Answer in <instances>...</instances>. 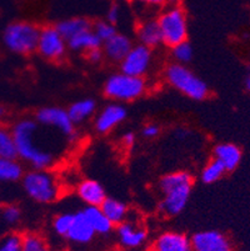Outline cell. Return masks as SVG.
<instances>
[{
	"label": "cell",
	"instance_id": "1",
	"mask_svg": "<svg viewBox=\"0 0 250 251\" xmlns=\"http://www.w3.org/2000/svg\"><path fill=\"white\" fill-rule=\"evenodd\" d=\"M13 130L18 157L34 169H48L54 163V155L40 143V124L34 119L25 118L17 122Z\"/></svg>",
	"mask_w": 250,
	"mask_h": 251
},
{
	"label": "cell",
	"instance_id": "2",
	"mask_svg": "<svg viewBox=\"0 0 250 251\" xmlns=\"http://www.w3.org/2000/svg\"><path fill=\"white\" fill-rule=\"evenodd\" d=\"M193 188V176L188 171H174L160 179L159 189L162 200L159 211L163 215L171 218L182 213L190 199Z\"/></svg>",
	"mask_w": 250,
	"mask_h": 251
},
{
	"label": "cell",
	"instance_id": "3",
	"mask_svg": "<svg viewBox=\"0 0 250 251\" xmlns=\"http://www.w3.org/2000/svg\"><path fill=\"white\" fill-rule=\"evenodd\" d=\"M23 188L31 200L40 204L58 200L60 196V185L58 179L47 169H33L22 177Z\"/></svg>",
	"mask_w": 250,
	"mask_h": 251
},
{
	"label": "cell",
	"instance_id": "4",
	"mask_svg": "<svg viewBox=\"0 0 250 251\" xmlns=\"http://www.w3.org/2000/svg\"><path fill=\"white\" fill-rule=\"evenodd\" d=\"M164 76L169 84L182 94L193 100H204L209 95V86L198 75L183 64H170Z\"/></svg>",
	"mask_w": 250,
	"mask_h": 251
},
{
	"label": "cell",
	"instance_id": "5",
	"mask_svg": "<svg viewBox=\"0 0 250 251\" xmlns=\"http://www.w3.org/2000/svg\"><path fill=\"white\" fill-rule=\"evenodd\" d=\"M40 29L29 22H14L4 29L3 43L8 50L19 55L36 51Z\"/></svg>",
	"mask_w": 250,
	"mask_h": 251
},
{
	"label": "cell",
	"instance_id": "6",
	"mask_svg": "<svg viewBox=\"0 0 250 251\" xmlns=\"http://www.w3.org/2000/svg\"><path fill=\"white\" fill-rule=\"evenodd\" d=\"M146 88L148 84L143 76H133L120 72L108 77L104 84V93L115 102H127L143 97Z\"/></svg>",
	"mask_w": 250,
	"mask_h": 251
},
{
	"label": "cell",
	"instance_id": "7",
	"mask_svg": "<svg viewBox=\"0 0 250 251\" xmlns=\"http://www.w3.org/2000/svg\"><path fill=\"white\" fill-rule=\"evenodd\" d=\"M162 34V44L169 48L187 42L188 19L182 6H168L157 20Z\"/></svg>",
	"mask_w": 250,
	"mask_h": 251
},
{
	"label": "cell",
	"instance_id": "8",
	"mask_svg": "<svg viewBox=\"0 0 250 251\" xmlns=\"http://www.w3.org/2000/svg\"><path fill=\"white\" fill-rule=\"evenodd\" d=\"M68 50V43L55 26H45L40 29L36 51L47 60L59 61L64 59Z\"/></svg>",
	"mask_w": 250,
	"mask_h": 251
},
{
	"label": "cell",
	"instance_id": "9",
	"mask_svg": "<svg viewBox=\"0 0 250 251\" xmlns=\"http://www.w3.org/2000/svg\"><path fill=\"white\" fill-rule=\"evenodd\" d=\"M35 120L41 126L53 127L68 138H73L75 134V124L72 122L68 111L59 106H45L39 109Z\"/></svg>",
	"mask_w": 250,
	"mask_h": 251
},
{
	"label": "cell",
	"instance_id": "10",
	"mask_svg": "<svg viewBox=\"0 0 250 251\" xmlns=\"http://www.w3.org/2000/svg\"><path fill=\"white\" fill-rule=\"evenodd\" d=\"M153 61L151 49L141 44L133 45L125 58L120 61V72L133 76H145Z\"/></svg>",
	"mask_w": 250,
	"mask_h": 251
},
{
	"label": "cell",
	"instance_id": "11",
	"mask_svg": "<svg viewBox=\"0 0 250 251\" xmlns=\"http://www.w3.org/2000/svg\"><path fill=\"white\" fill-rule=\"evenodd\" d=\"M193 251H235L231 240L218 230H203L190 237Z\"/></svg>",
	"mask_w": 250,
	"mask_h": 251
},
{
	"label": "cell",
	"instance_id": "12",
	"mask_svg": "<svg viewBox=\"0 0 250 251\" xmlns=\"http://www.w3.org/2000/svg\"><path fill=\"white\" fill-rule=\"evenodd\" d=\"M128 111L120 102H111L107 105L95 118V130L100 134H107L115 129L127 119Z\"/></svg>",
	"mask_w": 250,
	"mask_h": 251
},
{
	"label": "cell",
	"instance_id": "13",
	"mask_svg": "<svg viewBox=\"0 0 250 251\" xmlns=\"http://www.w3.org/2000/svg\"><path fill=\"white\" fill-rule=\"evenodd\" d=\"M148 251H193L190 237L183 232L164 231L151 241Z\"/></svg>",
	"mask_w": 250,
	"mask_h": 251
},
{
	"label": "cell",
	"instance_id": "14",
	"mask_svg": "<svg viewBox=\"0 0 250 251\" xmlns=\"http://www.w3.org/2000/svg\"><path fill=\"white\" fill-rule=\"evenodd\" d=\"M119 244L125 249H135L143 245L148 237V231L135 221L127 220L116 227Z\"/></svg>",
	"mask_w": 250,
	"mask_h": 251
},
{
	"label": "cell",
	"instance_id": "15",
	"mask_svg": "<svg viewBox=\"0 0 250 251\" xmlns=\"http://www.w3.org/2000/svg\"><path fill=\"white\" fill-rule=\"evenodd\" d=\"M95 235V231L86 220L83 210L74 213L72 225L69 227V231L65 236L66 240L75 245H88L94 240Z\"/></svg>",
	"mask_w": 250,
	"mask_h": 251
},
{
	"label": "cell",
	"instance_id": "16",
	"mask_svg": "<svg viewBox=\"0 0 250 251\" xmlns=\"http://www.w3.org/2000/svg\"><path fill=\"white\" fill-rule=\"evenodd\" d=\"M77 194L79 199L88 206H100L107 199V194L103 185L93 179L80 181L77 186Z\"/></svg>",
	"mask_w": 250,
	"mask_h": 251
},
{
	"label": "cell",
	"instance_id": "17",
	"mask_svg": "<svg viewBox=\"0 0 250 251\" xmlns=\"http://www.w3.org/2000/svg\"><path fill=\"white\" fill-rule=\"evenodd\" d=\"M132 40L127 35L116 33L109 40L103 43V52H104V56H107L110 61L120 63L132 49Z\"/></svg>",
	"mask_w": 250,
	"mask_h": 251
},
{
	"label": "cell",
	"instance_id": "18",
	"mask_svg": "<svg viewBox=\"0 0 250 251\" xmlns=\"http://www.w3.org/2000/svg\"><path fill=\"white\" fill-rule=\"evenodd\" d=\"M214 159H217L226 171H233L238 168L242 160V150L230 143L217 145L214 149Z\"/></svg>",
	"mask_w": 250,
	"mask_h": 251
},
{
	"label": "cell",
	"instance_id": "19",
	"mask_svg": "<svg viewBox=\"0 0 250 251\" xmlns=\"http://www.w3.org/2000/svg\"><path fill=\"white\" fill-rule=\"evenodd\" d=\"M137 35L141 45L153 49L162 44V34L157 20H145L137 29Z\"/></svg>",
	"mask_w": 250,
	"mask_h": 251
},
{
	"label": "cell",
	"instance_id": "20",
	"mask_svg": "<svg viewBox=\"0 0 250 251\" xmlns=\"http://www.w3.org/2000/svg\"><path fill=\"white\" fill-rule=\"evenodd\" d=\"M100 209L104 213V215L109 219V221L114 226H118L119 224L124 223L129 216V209L127 204L114 198H108L100 205Z\"/></svg>",
	"mask_w": 250,
	"mask_h": 251
},
{
	"label": "cell",
	"instance_id": "21",
	"mask_svg": "<svg viewBox=\"0 0 250 251\" xmlns=\"http://www.w3.org/2000/svg\"><path fill=\"white\" fill-rule=\"evenodd\" d=\"M83 213L96 235H108L113 231L114 225L104 215L100 206H86L83 209Z\"/></svg>",
	"mask_w": 250,
	"mask_h": 251
},
{
	"label": "cell",
	"instance_id": "22",
	"mask_svg": "<svg viewBox=\"0 0 250 251\" xmlns=\"http://www.w3.org/2000/svg\"><path fill=\"white\" fill-rule=\"evenodd\" d=\"M55 28L58 29L61 36L68 42L69 39L74 38V36L79 35L86 30H90L91 23L85 18H70V19L59 22L55 25Z\"/></svg>",
	"mask_w": 250,
	"mask_h": 251
},
{
	"label": "cell",
	"instance_id": "23",
	"mask_svg": "<svg viewBox=\"0 0 250 251\" xmlns=\"http://www.w3.org/2000/svg\"><path fill=\"white\" fill-rule=\"evenodd\" d=\"M95 109V100L90 99V98H86V99H82L73 102L66 111H68L69 116H70V119H72V122L74 124H82V123L88 120L93 115Z\"/></svg>",
	"mask_w": 250,
	"mask_h": 251
},
{
	"label": "cell",
	"instance_id": "24",
	"mask_svg": "<svg viewBox=\"0 0 250 251\" xmlns=\"http://www.w3.org/2000/svg\"><path fill=\"white\" fill-rule=\"evenodd\" d=\"M66 43H68V49L78 52H86L91 49L102 48L103 45L99 38L95 35V33L91 29L74 36V38L69 39Z\"/></svg>",
	"mask_w": 250,
	"mask_h": 251
},
{
	"label": "cell",
	"instance_id": "25",
	"mask_svg": "<svg viewBox=\"0 0 250 251\" xmlns=\"http://www.w3.org/2000/svg\"><path fill=\"white\" fill-rule=\"evenodd\" d=\"M24 175V168L18 159L0 157V182H14Z\"/></svg>",
	"mask_w": 250,
	"mask_h": 251
},
{
	"label": "cell",
	"instance_id": "26",
	"mask_svg": "<svg viewBox=\"0 0 250 251\" xmlns=\"http://www.w3.org/2000/svg\"><path fill=\"white\" fill-rule=\"evenodd\" d=\"M0 157L18 159L13 130L0 123Z\"/></svg>",
	"mask_w": 250,
	"mask_h": 251
},
{
	"label": "cell",
	"instance_id": "27",
	"mask_svg": "<svg viewBox=\"0 0 250 251\" xmlns=\"http://www.w3.org/2000/svg\"><path fill=\"white\" fill-rule=\"evenodd\" d=\"M226 173L225 168L222 165V163L217 160V159H213L210 163L206 164L204 166V169L201 170L200 179L204 184H214L218 180H220L224 176V174Z\"/></svg>",
	"mask_w": 250,
	"mask_h": 251
},
{
	"label": "cell",
	"instance_id": "28",
	"mask_svg": "<svg viewBox=\"0 0 250 251\" xmlns=\"http://www.w3.org/2000/svg\"><path fill=\"white\" fill-rule=\"evenodd\" d=\"M23 251H50L47 240L35 232L23 235Z\"/></svg>",
	"mask_w": 250,
	"mask_h": 251
},
{
	"label": "cell",
	"instance_id": "29",
	"mask_svg": "<svg viewBox=\"0 0 250 251\" xmlns=\"http://www.w3.org/2000/svg\"><path fill=\"white\" fill-rule=\"evenodd\" d=\"M0 251H23V235L9 232L0 237Z\"/></svg>",
	"mask_w": 250,
	"mask_h": 251
},
{
	"label": "cell",
	"instance_id": "30",
	"mask_svg": "<svg viewBox=\"0 0 250 251\" xmlns=\"http://www.w3.org/2000/svg\"><path fill=\"white\" fill-rule=\"evenodd\" d=\"M91 30H93L94 33H95V35L99 38L102 44L107 42V40H109L111 36H114L118 33L115 25L107 22V20H99V22H96L95 24L91 25Z\"/></svg>",
	"mask_w": 250,
	"mask_h": 251
},
{
	"label": "cell",
	"instance_id": "31",
	"mask_svg": "<svg viewBox=\"0 0 250 251\" xmlns=\"http://www.w3.org/2000/svg\"><path fill=\"white\" fill-rule=\"evenodd\" d=\"M73 216H74V213H63L55 216V219L53 220V230L55 231V234L65 237L69 231V227L72 225Z\"/></svg>",
	"mask_w": 250,
	"mask_h": 251
},
{
	"label": "cell",
	"instance_id": "32",
	"mask_svg": "<svg viewBox=\"0 0 250 251\" xmlns=\"http://www.w3.org/2000/svg\"><path fill=\"white\" fill-rule=\"evenodd\" d=\"M171 54L176 63L185 65L193 59V48L187 40V42H183L171 48Z\"/></svg>",
	"mask_w": 250,
	"mask_h": 251
},
{
	"label": "cell",
	"instance_id": "33",
	"mask_svg": "<svg viewBox=\"0 0 250 251\" xmlns=\"http://www.w3.org/2000/svg\"><path fill=\"white\" fill-rule=\"evenodd\" d=\"M0 216L6 224L14 225V224L19 223L20 218H22V211L17 205H5L1 207Z\"/></svg>",
	"mask_w": 250,
	"mask_h": 251
},
{
	"label": "cell",
	"instance_id": "34",
	"mask_svg": "<svg viewBox=\"0 0 250 251\" xmlns=\"http://www.w3.org/2000/svg\"><path fill=\"white\" fill-rule=\"evenodd\" d=\"M160 127L159 125L155 124V123H150V124L144 125L143 130H141V134H143L144 138L146 139H154L159 135Z\"/></svg>",
	"mask_w": 250,
	"mask_h": 251
},
{
	"label": "cell",
	"instance_id": "35",
	"mask_svg": "<svg viewBox=\"0 0 250 251\" xmlns=\"http://www.w3.org/2000/svg\"><path fill=\"white\" fill-rule=\"evenodd\" d=\"M85 56L90 63L98 64L104 59V52H103L102 48H96V49H91L86 51Z\"/></svg>",
	"mask_w": 250,
	"mask_h": 251
},
{
	"label": "cell",
	"instance_id": "36",
	"mask_svg": "<svg viewBox=\"0 0 250 251\" xmlns=\"http://www.w3.org/2000/svg\"><path fill=\"white\" fill-rule=\"evenodd\" d=\"M119 19H120V8L118 5H115V4H113V5L108 9L107 19L105 20L115 25L119 22Z\"/></svg>",
	"mask_w": 250,
	"mask_h": 251
},
{
	"label": "cell",
	"instance_id": "37",
	"mask_svg": "<svg viewBox=\"0 0 250 251\" xmlns=\"http://www.w3.org/2000/svg\"><path fill=\"white\" fill-rule=\"evenodd\" d=\"M135 140H137L135 134L132 133V131H127V133L121 136V143H123L124 147H127V148H132L135 144Z\"/></svg>",
	"mask_w": 250,
	"mask_h": 251
},
{
	"label": "cell",
	"instance_id": "38",
	"mask_svg": "<svg viewBox=\"0 0 250 251\" xmlns=\"http://www.w3.org/2000/svg\"><path fill=\"white\" fill-rule=\"evenodd\" d=\"M139 3L145 4V5H164L167 3V0H138Z\"/></svg>",
	"mask_w": 250,
	"mask_h": 251
},
{
	"label": "cell",
	"instance_id": "39",
	"mask_svg": "<svg viewBox=\"0 0 250 251\" xmlns=\"http://www.w3.org/2000/svg\"><path fill=\"white\" fill-rule=\"evenodd\" d=\"M180 3H182V0H167V3H165V5H168V6H180Z\"/></svg>",
	"mask_w": 250,
	"mask_h": 251
},
{
	"label": "cell",
	"instance_id": "40",
	"mask_svg": "<svg viewBox=\"0 0 250 251\" xmlns=\"http://www.w3.org/2000/svg\"><path fill=\"white\" fill-rule=\"evenodd\" d=\"M245 86H247L248 91H250V75H249V76H248L247 81H245Z\"/></svg>",
	"mask_w": 250,
	"mask_h": 251
},
{
	"label": "cell",
	"instance_id": "41",
	"mask_svg": "<svg viewBox=\"0 0 250 251\" xmlns=\"http://www.w3.org/2000/svg\"><path fill=\"white\" fill-rule=\"evenodd\" d=\"M4 114H5V110H4L3 106H0V120H1V119H3Z\"/></svg>",
	"mask_w": 250,
	"mask_h": 251
}]
</instances>
